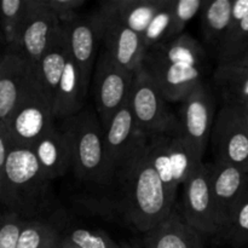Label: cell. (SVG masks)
<instances>
[{"label": "cell", "instance_id": "30bf717a", "mask_svg": "<svg viewBox=\"0 0 248 248\" xmlns=\"http://www.w3.org/2000/svg\"><path fill=\"white\" fill-rule=\"evenodd\" d=\"M60 18L44 0H29V10L19 34L16 51L35 67L60 33Z\"/></svg>", "mask_w": 248, "mask_h": 248}, {"label": "cell", "instance_id": "5bb4252c", "mask_svg": "<svg viewBox=\"0 0 248 248\" xmlns=\"http://www.w3.org/2000/svg\"><path fill=\"white\" fill-rule=\"evenodd\" d=\"M167 102H183L193 90L203 82L205 65L189 63L143 62Z\"/></svg>", "mask_w": 248, "mask_h": 248}, {"label": "cell", "instance_id": "44dd1931", "mask_svg": "<svg viewBox=\"0 0 248 248\" xmlns=\"http://www.w3.org/2000/svg\"><path fill=\"white\" fill-rule=\"evenodd\" d=\"M144 61L205 65L206 52L196 39L189 34L183 33L166 43L148 48Z\"/></svg>", "mask_w": 248, "mask_h": 248}, {"label": "cell", "instance_id": "cb8c5ba5", "mask_svg": "<svg viewBox=\"0 0 248 248\" xmlns=\"http://www.w3.org/2000/svg\"><path fill=\"white\" fill-rule=\"evenodd\" d=\"M234 0H206L200 12L201 26L205 41L218 46L232 22V9Z\"/></svg>", "mask_w": 248, "mask_h": 248}, {"label": "cell", "instance_id": "9a60e30c", "mask_svg": "<svg viewBox=\"0 0 248 248\" xmlns=\"http://www.w3.org/2000/svg\"><path fill=\"white\" fill-rule=\"evenodd\" d=\"M35 67L17 51L7 50L0 63V123L5 124L26 92Z\"/></svg>", "mask_w": 248, "mask_h": 248}, {"label": "cell", "instance_id": "2e32d148", "mask_svg": "<svg viewBox=\"0 0 248 248\" xmlns=\"http://www.w3.org/2000/svg\"><path fill=\"white\" fill-rule=\"evenodd\" d=\"M103 130L109 164L116 174L121 165L137 147L138 142L144 137L138 130L128 101L114 114Z\"/></svg>", "mask_w": 248, "mask_h": 248}, {"label": "cell", "instance_id": "4316f807", "mask_svg": "<svg viewBox=\"0 0 248 248\" xmlns=\"http://www.w3.org/2000/svg\"><path fill=\"white\" fill-rule=\"evenodd\" d=\"M61 235L51 223L43 219H26L17 248H56Z\"/></svg>", "mask_w": 248, "mask_h": 248}, {"label": "cell", "instance_id": "484cf974", "mask_svg": "<svg viewBox=\"0 0 248 248\" xmlns=\"http://www.w3.org/2000/svg\"><path fill=\"white\" fill-rule=\"evenodd\" d=\"M167 142H169V135L154 136L152 138H148L147 149L150 162L159 176L160 181L165 186L169 195L173 200H176L178 186H177L173 176V170H172L169 149H167Z\"/></svg>", "mask_w": 248, "mask_h": 248}, {"label": "cell", "instance_id": "7402d4cb", "mask_svg": "<svg viewBox=\"0 0 248 248\" xmlns=\"http://www.w3.org/2000/svg\"><path fill=\"white\" fill-rule=\"evenodd\" d=\"M69 57L70 53L67 41V34H65L64 28L62 26L60 33L53 39L51 45L45 51L38 64L35 65L39 82L44 87L48 97L52 99V103L56 89H57V85L60 82L63 72H64L65 64H67Z\"/></svg>", "mask_w": 248, "mask_h": 248}, {"label": "cell", "instance_id": "f1b7e54d", "mask_svg": "<svg viewBox=\"0 0 248 248\" xmlns=\"http://www.w3.org/2000/svg\"><path fill=\"white\" fill-rule=\"evenodd\" d=\"M170 5H171V0H165L164 6L157 11V14L155 15L148 28L143 33L142 36L147 48L166 43L174 38L173 18H172Z\"/></svg>", "mask_w": 248, "mask_h": 248}, {"label": "cell", "instance_id": "8992f818", "mask_svg": "<svg viewBox=\"0 0 248 248\" xmlns=\"http://www.w3.org/2000/svg\"><path fill=\"white\" fill-rule=\"evenodd\" d=\"M133 74L119 67L104 50L97 58L93 79V99L97 115L106 127L114 114L128 101Z\"/></svg>", "mask_w": 248, "mask_h": 248}, {"label": "cell", "instance_id": "9c48e42d", "mask_svg": "<svg viewBox=\"0 0 248 248\" xmlns=\"http://www.w3.org/2000/svg\"><path fill=\"white\" fill-rule=\"evenodd\" d=\"M67 34L70 57L79 65L82 81L89 89L92 69L103 35V23L99 11L77 16L62 23Z\"/></svg>", "mask_w": 248, "mask_h": 248}, {"label": "cell", "instance_id": "ab89813d", "mask_svg": "<svg viewBox=\"0 0 248 248\" xmlns=\"http://www.w3.org/2000/svg\"><path fill=\"white\" fill-rule=\"evenodd\" d=\"M6 52H7L6 41H5V38H4V35H2L1 31H0V63H1V61L4 60Z\"/></svg>", "mask_w": 248, "mask_h": 248}, {"label": "cell", "instance_id": "e575fe53", "mask_svg": "<svg viewBox=\"0 0 248 248\" xmlns=\"http://www.w3.org/2000/svg\"><path fill=\"white\" fill-rule=\"evenodd\" d=\"M244 74H248V48L229 62L218 64L215 72V81L219 85Z\"/></svg>", "mask_w": 248, "mask_h": 248}, {"label": "cell", "instance_id": "3957f363", "mask_svg": "<svg viewBox=\"0 0 248 248\" xmlns=\"http://www.w3.org/2000/svg\"><path fill=\"white\" fill-rule=\"evenodd\" d=\"M62 121L61 128L69 137L73 169L78 178L98 186L110 183L115 173L109 164L104 130L98 115L90 109H82Z\"/></svg>", "mask_w": 248, "mask_h": 248}, {"label": "cell", "instance_id": "4dcf8cb0", "mask_svg": "<svg viewBox=\"0 0 248 248\" xmlns=\"http://www.w3.org/2000/svg\"><path fill=\"white\" fill-rule=\"evenodd\" d=\"M62 237L80 248H140L137 245H130L126 242L118 244L106 232L84 228H75L69 234Z\"/></svg>", "mask_w": 248, "mask_h": 248}, {"label": "cell", "instance_id": "b9f144b4", "mask_svg": "<svg viewBox=\"0 0 248 248\" xmlns=\"http://www.w3.org/2000/svg\"><path fill=\"white\" fill-rule=\"evenodd\" d=\"M56 248H60V247H58V246H57V247H56Z\"/></svg>", "mask_w": 248, "mask_h": 248}, {"label": "cell", "instance_id": "74e56055", "mask_svg": "<svg viewBox=\"0 0 248 248\" xmlns=\"http://www.w3.org/2000/svg\"><path fill=\"white\" fill-rule=\"evenodd\" d=\"M248 15V0H234L232 9V22L228 31L234 28Z\"/></svg>", "mask_w": 248, "mask_h": 248}, {"label": "cell", "instance_id": "ffe728a7", "mask_svg": "<svg viewBox=\"0 0 248 248\" xmlns=\"http://www.w3.org/2000/svg\"><path fill=\"white\" fill-rule=\"evenodd\" d=\"M164 4L165 0H108L102 2L99 10L116 17L121 23L143 35Z\"/></svg>", "mask_w": 248, "mask_h": 248}, {"label": "cell", "instance_id": "6da1fadb", "mask_svg": "<svg viewBox=\"0 0 248 248\" xmlns=\"http://www.w3.org/2000/svg\"><path fill=\"white\" fill-rule=\"evenodd\" d=\"M143 137L116 172L123 191L126 218L142 232H148L174 210V200L155 172Z\"/></svg>", "mask_w": 248, "mask_h": 248}, {"label": "cell", "instance_id": "4fadbf2b", "mask_svg": "<svg viewBox=\"0 0 248 248\" xmlns=\"http://www.w3.org/2000/svg\"><path fill=\"white\" fill-rule=\"evenodd\" d=\"M211 184L215 200L216 218L220 235L227 229L232 208L248 188V173L232 165L210 162Z\"/></svg>", "mask_w": 248, "mask_h": 248}, {"label": "cell", "instance_id": "5b68a950", "mask_svg": "<svg viewBox=\"0 0 248 248\" xmlns=\"http://www.w3.org/2000/svg\"><path fill=\"white\" fill-rule=\"evenodd\" d=\"M52 99L39 82L36 70L21 101L5 123L12 143L31 148L55 124Z\"/></svg>", "mask_w": 248, "mask_h": 248}, {"label": "cell", "instance_id": "836d02e7", "mask_svg": "<svg viewBox=\"0 0 248 248\" xmlns=\"http://www.w3.org/2000/svg\"><path fill=\"white\" fill-rule=\"evenodd\" d=\"M224 104L240 106L248 101V74L240 75L217 85Z\"/></svg>", "mask_w": 248, "mask_h": 248}, {"label": "cell", "instance_id": "1f68e13d", "mask_svg": "<svg viewBox=\"0 0 248 248\" xmlns=\"http://www.w3.org/2000/svg\"><path fill=\"white\" fill-rule=\"evenodd\" d=\"M205 2L206 0H171L174 38L184 33L186 24L198 12H201Z\"/></svg>", "mask_w": 248, "mask_h": 248}, {"label": "cell", "instance_id": "603a6c76", "mask_svg": "<svg viewBox=\"0 0 248 248\" xmlns=\"http://www.w3.org/2000/svg\"><path fill=\"white\" fill-rule=\"evenodd\" d=\"M167 149L174 179L179 186L186 183L193 172L203 164V154H201L200 150L190 140H186L182 132L169 135Z\"/></svg>", "mask_w": 248, "mask_h": 248}, {"label": "cell", "instance_id": "277c9868", "mask_svg": "<svg viewBox=\"0 0 248 248\" xmlns=\"http://www.w3.org/2000/svg\"><path fill=\"white\" fill-rule=\"evenodd\" d=\"M167 103L156 82L142 65L133 74L128 106L144 137L182 132L178 116L172 113Z\"/></svg>", "mask_w": 248, "mask_h": 248}, {"label": "cell", "instance_id": "8fae6325", "mask_svg": "<svg viewBox=\"0 0 248 248\" xmlns=\"http://www.w3.org/2000/svg\"><path fill=\"white\" fill-rule=\"evenodd\" d=\"M182 133L201 154H205L215 124V98L210 87L201 82L182 102L179 109Z\"/></svg>", "mask_w": 248, "mask_h": 248}, {"label": "cell", "instance_id": "f546056e", "mask_svg": "<svg viewBox=\"0 0 248 248\" xmlns=\"http://www.w3.org/2000/svg\"><path fill=\"white\" fill-rule=\"evenodd\" d=\"M248 48V15L227 31L217 46L218 64H224Z\"/></svg>", "mask_w": 248, "mask_h": 248}, {"label": "cell", "instance_id": "d4e9b609", "mask_svg": "<svg viewBox=\"0 0 248 248\" xmlns=\"http://www.w3.org/2000/svg\"><path fill=\"white\" fill-rule=\"evenodd\" d=\"M28 10L29 0H0V31L7 50L16 51Z\"/></svg>", "mask_w": 248, "mask_h": 248}, {"label": "cell", "instance_id": "ba28073f", "mask_svg": "<svg viewBox=\"0 0 248 248\" xmlns=\"http://www.w3.org/2000/svg\"><path fill=\"white\" fill-rule=\"evenodd\" d=\"M211 140L216 162L248 173V131L234 107L223 104L215 119Z\"/></svg>", "mask_w": 248, "mask_h": 248}, {"label": "cell", "instance_id": "d6a6232c", "mask_svg": "<svg viewBox=\"0 0 248 248\" xmlns=\"http://www.w3.org/2000/svg\"><path fill=\"white\" fill-rule=\"evenodd\" d=\"M24 223L23 217L11 211L0 216V248H17Z\"/></svg>", "mask_w": 248, "mask_h": 248}, {"label": "cell", "instance_id": "7a4b0ae2", "mask_svg": "<svg viewBox=\"0 0 248 248\" xmlns=\"http://www.w3.org/2000/svg\"><path fill=\"white\" fill-rule=\"evenodd\" d=\"M50 182L33 150L11 142L0 186V203L24 219H35L48 205Z\"/></svg>", "mask_w": 248, "mask_h": 248}, {"label": "cell", "instance_id": "f35d334b", "mask_svg": "<svg viewBox=\"0 0 248 248\" xmlns=\"http://www.w3.org/2000/svg\"><path fill=\"white\" fill-rule=\"evenodd\" d=\"M228 106H229V104H228ZM232 107H234V108L236 109V111L239 113L240 118H241L242 123H244L245 127H246L248 131V101L246 102V103L240 104V106H232Z\"/></svg>", "mask_w": 248, "mask_h": 248}, {"label": "cell", "instance_id": "e0dca14e", "mask_svg": "<svg viewBox=\"0 0 248 248\" xmlns=\"http://www.w3.org/2000/svg\"><path fill=\"white\" fill-rule=\"evenodd\" d=\"M40 169L50 181L63 177L73 169V150L69 137L57 125L41 136L31 147Z\"/></svg>", "mask_w": 248, "mask_h": 248}, {"label": "cell", "instance_id": "d590c367", "mask_svg": "<svg viewBox=\"0 0 248 248\" xmlns=\"http://www.w3.org/2000/svg\"><path fill=\"white\" fill-rule=\"evenodd\" d=\"M46 6L60 18L61 23L69 22L79 12L78 10L86 1L85 0H44Z\"/></svg>", "mask_w": 248, "mask_h": 248}, {"label": "cell", "instance_id": "8d00e7d4", "mask_svg": "<svg viewBox=\"0 0 248 248\" xmlns=\"http://www.w3.org/2000/svg\"><path fill=\"white\" fill-rule=\"evenodd\" d=\"M10 147H11V140H10L6 126L5 124L0 123V186H1L2 176H4L5 166H6Z\"/></svg>", "mask_w": 248, "mask_h": 248}, {"label": "cell", "instance_id": "60d3db41", "mask_svg": "<svg viewBox=\"0 0 248 248\" xmlns=\"http://www.w3.org/2000/svg\"><path fill=\"white\" fill-rule=\"evenodd\" d=\"M58 247L60 248H80V247L75 246V245L70 244L69 241H67V240L63 239V237H61V242H60V245H58Z\"/></svg>", "mask_w": 248, "mask_h": 248}, {"label": "cell", "instance_id": "ac0fdd59", "mask_svg": "<svg viewBox=\"0 0 248 248\" xmlns=\"http://www.w3.org/2000/svg\"><path fill=\"white\" fill-rule=\"evenodd\" d=\"M202 237L183 213L173 210L166 219L145 232L144 248H203Z\"/></svg>", "mask_w": 248, "mask_h": 248}, {"label": "cell", "instance_id": "52a82bcc", "mask_svg": "<svg viewBox=\"0 0 248 248\" xmlns=\"http://www.w3.org/2000/svg\"><path fill=\"white\" fill-rule=\"evenodd\" d=\"M183 193V216L203 236L220 235L216 218L210 164H201L186 179Z\"/></svg>", "mask_w": 248, "mask_h": 248}, {"label": "cell", "instance_id": "d6986e66", "mask_svg": "<svg viewBox=\"0 0 248 248\" xmlns=\"http://www.w3.org/2000/svg\"><path fill=\"white\" fill-rule=\"evenodd\" d=\"M89 89L82 81L79 65L69 57L53 97L52 111L55 119L64 120L84 109Z\"/></svg>", "mask_w": 248, "mask_h": 248}, {"label": "cell", "instance_id": "7c38bea8", "mask_svg": "<svg viewBox=\"0 0 248 248\" xmlns=\"http://www.w3.org/2000/svg\"><path fill=\"white\" fill-rule=\"evenodd\" d=\"M98 11L103 23V50L119 67L130 74H135L143 65L148 50L143 36L121 23L116 17L99 9Z\"/></svg>", "mask_w": 248, "mask_h": 248}, {"label": "cell", "instance_id": "83f0119b", "mask_svg": "<svg viewBox=\"0 0 248 248\" xmlns=\"http://www.w3.org/2000/svg\"><path fill=\"white\" fill-rule=\"evenodd\" d=\"M223 237L235 248L248 245V188L232 208Z\"/></svg>", "mask_w": 248, "mask_h": 248}]
</instances>
